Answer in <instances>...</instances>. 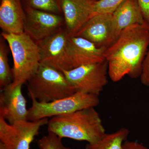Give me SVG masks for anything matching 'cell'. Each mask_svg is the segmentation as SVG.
<instances>
[{
	"label": "cell",
	"mask_w": 149,
	"mask_h": 149,
	"mask_svg": "<svg viewBox=\"0 0 149 149\" xmlns=\"http://www.w3.org/2000/svg\"><path fill=\"white\" fill-rule=\"evenodd\" d=\"M27 83L29 97L40 102H50L77 92L63 72L41 63Z\"/></svg>",
	"instance_id": "277c9868"
},
{
	"label": "cell",
	"mask_w": 149,
	"mask_h": 149,
	"mask_svg": "<svg viewBox=\"0 0 149 149\" xmlns=\"http://www.w3.org/2000/svg\"><path fill=\"white\" fill-rule=\"evenodd\" d=\"M119 34L113 14H97L89 19L74 36L83 37L97 47L107 49Z\"/></svg>",
	"instance_id": "ba28073f"
},
{
	"label": "cell",
	"mask_w": 149,
	"mask_h": 149,
	"mask_svg": "<svg viewBox=\"0 0 149 149\" xmlns=\"http://www.w3.org/2000/svg\"><path fill=\"white\" fill-rule=\"evenodd\" d=\"M130 134L128 128H122L113 133L107 134L94 143H88L85 149H122L123 143Z\"/></svg>",
	"instance_id": "2e32d148"
},
{
	"label": "cell",
	"mask_w": 149,
	"mask_h": 149,
	"mask_svg": "<svg viewBox=\"0 0 149 149\" xmlns=\"http://www.w3.org/2000/svg\"><path fill=\"white\" fill-rule=\"evenodd\" d=\"M1 36L8 43L13 58V81L6 87L12 89L27 83L37 72L40 65V50L37 43L24 32H3Z\"/></svg>",
	"instance_id": "3957f363"
},
{
	"label": "cell",
	"mask_w": 149,
	"mask_h": 149,
	"mask_svg": "<svg viewBox=\"0 0 149 149\" xmlns=\"http://www.w3.org/2000/svg\"><path fill=\"white\" fill-rule=\"evenodd\" d=\"M140 80L143 85L149 88V45L143 63Z\"/></svg>",
	"instance_id": "44dd1931"
},
{
	"label": "cell",
	"mask_w": 149,
	"mask_h": 149,
	"mask_svg": "<svg viewBox=\"0 0 149 149\" xmlns=\"http://www.w3.org/2000/svg\"><path fill=\"white\" fill-rule=\"evenodd\" d=\"M113 15L120 34L123 29L134 24L148 26L138 0H125Z\"/></svg>",
	"instance_id": "9a60e30c"
},
{
	"label": "cell",
	"mask_w": 149,
	"mask_h": 149,
	"mask_svg": "<svg viewBox=\"0 0 149 149\" xmlns=\"http://www.w3.org/2000/svg\"><path fill=\"white\" fill-rule=\"evenodd\" d=\"M25 8L44 11L51 13H62L61 0H23Z\"/></svg>",
	"instance_id": "ac0fdd59"
},
{
	"label": "cell",
	"mask_w": 149,
	"mask_h": 149,
	"mask_svg": "<svg viewBox=\"0 0 149 149\" xmlns=\"http://www.w3.org/2000/svg\"><path fill=\"white\" fill-rule=\"evenodd\" d=\"M32 105L28 109L27 120L36 121L70 113L85 109L97 106L99 96L77 92L63 98L47 103L37 101L33 97Z\"/></svg>",
	"instance_id": "5b68a950"
},
{
	"label": "cell",
	"mask_w": 149,
	"mask_h": 149,
	"mask_svg": "<svg viewBox=\"0 0 149 149\" xmlns=\"http://www.w3.org/2000/svg\"><path fill=\"white\" fill-rule=\"evenodd\" d=\"M67 49L71 69L105 61L104 52L106 49L97 47L83 37H70Z\"/></svg>",
	"instance_id": "8fae6325"
},
{
	"label": "cell",
	"mask_w": 149,
	"mask_h": 149,
	"mask_svg": "<svg viewBox=\"0 0 149 149\" xmlns=\"http://www.w3.org/2000/svg\"><path fill=\"white\" fill-rule=\"evenodd\" d=\"M125 1L97 0L94 5L92 17L97 14H113Z\"/></svg>",
	"instance_id": "d6986e66"
},
{
	"label": "cell",
	"mask_w": 149,
	"mask_h": 149,
	"mask_svg": "<svg viewBox=\"0 0 149 149\" xmlns=\"http://www.w3.org/2000/svg\"><path fill=\"white\" fill-rule=\"evenodd\" d=\"M149 45L148 26L134 24L123 29L104 52L111 80L118 82L126 75L140 77Z\"/></svg>",
	"instance_id": "6da1fadb"
},
{
	"label": "cell",
	"mask_w": 149,
	"mask_h": 149,
	"mask_svg": "<svg viewBox=\"0 0 149 149\" xmlns=\"http://www.w3.org/2000/svg\"><path fill=\"white\" fill-rule=\"evenodd\" d=\"M48 118L8 123L0 116V147L3 149H30L41 127L47 125Z\"/></svg>",
	"instance_id": "8992f818"
},
{
	"label": "cell",
	"mask_w": 149,
	"mask_h": 149,
	"mask_svg": "<svg viewBox=\"0 0 149 149\" xmlns=\"http://www.w3.org/2000/svg\"><path fill=\"white\" fill-rule=\"evenodd\" d=\"M22 86L6 88L1 90L0 94V116L11 124L28 120L27 101L22 94Z\"/></svg>",
	"instance_id": "4fadbf2b"
},
{
	"label": "cell",
	"mask_w": 149,
	"mask_h": 149,
	"mask_svg": "<svg viewBox=\"0 0 149 149\" xmlns=\"http://www.w3.org/2000/svg\"><path fill=\"white\" fill-rule=\"evenodd\" d=\"M62 72L76 92L99 96L108 83V67L106 61Z\"/></svg>",
	"instance_id": "52a82bcc"
},
{
	"label": "cell",
	"mask_w": 149,
	"mask_h": 149,
	"mask_svg": "<svg viewBox=\"0 0 149 149\" xmlns=\"http://www.w3.org/2000/svg\"><path fill=\"white\" fill-rule=\"evenodd\" d=\"M6 40L1 36L0 40V88L4 89L12 83L13 75L12 70L9 64L8 49Z\"/></svg>",
	"instance_id": "e0dca14e"
},
{
	"label": "cell",
	"mask_w": 149,
	"mask_h": 149,
	"mask_svg": "<svg viewBox=\"0 0 149 149\" xmlns=\"http://www.w3.org/2000/svg\"><path fill=\"white\" fill-rule=\"evenodd\" d=\"M143 16L149 27V0H138Z\"/></svg>",
	"instance_id": "7402d4cb"
},
{
	"label": "cell",
	"mask_w": 149,
	"mask_h": 149,
	"mask_svg": "<svg viewBox=\"0 0 149 149\" xmlns=\"http://www.w3.org/2000/svg\"><path fill=\"white\" fill-rule=\"evenodd\" d=\"M25 17L21 0H1L0 27L3 32L14 34L23 33Z\"/></svg>",
	"instance_id": "5bb4252c"
},
{
	"label": "cell",
	"mask_w": 149,
	"mask_h": 149,
	"mask_svg": "<svg viewBox=\"0 0 149 149\" xmlns=\"http://www.w3.org/2000/svg\"><path fill=\"white\" fill-rule=\"evenodd\" d=\"M24 32L36 43L50 37L62 28L63 17L57 14L25 8Z\"/></svg>",
	"instance_id": "30bf717a"
},
{
	"label": "cell",
	"mask_w": 149,
	"mask_h": 149,
	"mask_svg": "<svg viewBox=\"0 0 149 149\" xmlns=\"http://www.w3.org/2000/svg\"><path fill=\"white\" fill-rule=\"evenodd\" d=\"M69 37L65 28H61L53 35L37 43L40 50V63L61 72L71 70L67 49Z\"/></svg>",
	"instance_id": "9c48e42d"
},
{
	"label": "cell",
	"mask_w": 149,
	"mask_h": 149,
	"mask_svg": "<svg viewBox=\"0 0 149 149\" xmlns=\"http://www.w3.org/2000/svg\"><path fill=\"white\" fill-rule=\"evenodd\" d=\"M97 0H61L65 29L70 37L75 36L91 18Z\"/></svg>",
	"instance_id": "7c38bea8"
},
{
	"label": "cell",
	"mask_w": 149,
	"mask_h": 149,
	"mask_svg": "<svg viewBox=\"0 0 149 149\" xmlns=\"http://www.w3.org/2000/svg\"><path fill=\"white\" fill-rule=\"evenodd\" d=\"M0 149H3V148H1V147H0Z\"/></svg>",
	"instance_id": "cb8c5ba5"
},
{
	"label": "cell",
	"mask_w": 149,
	"mask_h": 149,
	"mask_svg": "<svg viewBox=\"0 0 149 149\" xmlns=\"http://www.w3.org/2000/svg\"><path fill=\"white\" fill-rule=\"evenodd\" d=\"M62 139L53 133L48 132L38 140L37 145L40 149H71L63 145Z\"/></svg>",
	"instance_id": "ffe728a7"
},
{
	"label": "cell",
	"mask_w": 149,
	"mask_h": 149,
	"mask_svg": "<svg viewBox=\"0 0 149 149\" xmlns=\"http://www.w3.org/2000/svg\"><path fill=\"white\" fill-rule=\"evenodd\" d=\"M122 149H149L143 144L134 141H126L123 145Z\"/></svg>",
	"instance_id": "603a6c76"
},
{
	"label": "cell",
	"mask_w": 149,
	"mask_h": 149,
	"mask_svg": "<svg viewBox=\"0 0 149 149\" xmlns=\"http://www.w3.org/2000/svg\"><path fill=\"white\" fill-rule=\"evenodd\" d=\"M48 132L63 138L94 143L107 134L99 113L92 107L52 117Z\"/></svg>",
	"instance_id": "7a4b0ae2"
}]
</instances>
